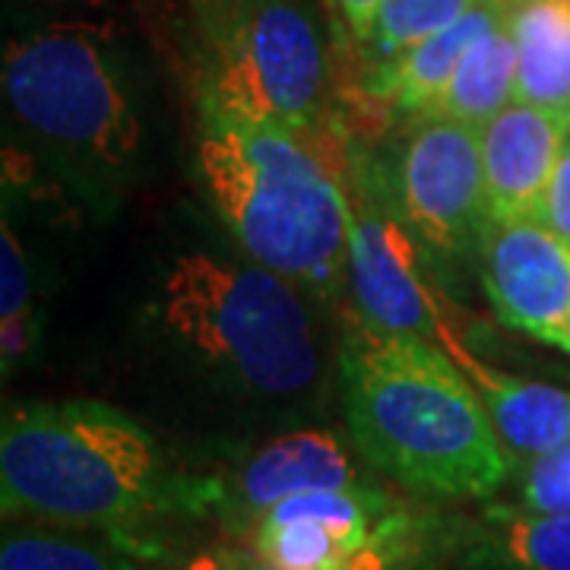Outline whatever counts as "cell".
Here are the masks:
<instances>
[{"label":"cell","instance_id":"6da1fadb","mask_svg":"<svg viewBox=\"0 0 570 570\" xmlns=\"http://www.w3.org/2000/svg\"><path fill=\"white\" fill-rule=\"evenodd\" d=\"M340 365L348 438L377 472L441 501H485L504 489L517 460L444 348L358 317Z\"/></svg>","mask_w":570,"mask_h":570},{"label":"cell","instance_id":"7a4b0ae2","mask_svg":"<svg viewBox=\"0 0 570 570\" xmlns=\"http://www.w3.org/2000/svg\"><path fill=\"white\" fill-rule=\"evenodd\" d=\"M0 501L7 520L121 539L156 517L197 513L219 485L171 472L159 441L96 400L26 403L3 415Z\"/></svg>","mask_w":570,"mask_h":570},{"label":"cell","instance_id":"3957f363","mask_svg":"<svg viewBox=\"0 0 570 570\" xmlns=\"http://www.w3.org/2000/svg\"><path fill=\"white\" fill-rule=\"evenodd\" d=\"M307 134L200 111L197 168L254 264L330 295L348 276L352 204Z\"/></svg>","mask_w":570,"mask_h":570},{"label":"cell","instance_id":"277c9868","mask_svg":"<svg viewBox=\"0 0 570 570\" xmlns=\"http://www.w3.org/2000/svg\"><path fill=\"white\" fill-rule=\"evenodd\" d=\"M165 330L257 396H298L321 374V346L295 283L261 264L184 254L163 283Z\"/></svg>","mask_w":570,"mask_h":570},{"label":"cell","instance_id":"5b68a950","mask_svg":"<svg viewBox=\"0 0 570 570\" xmlns=\"http://www.w3.org/2000/svg\"><path fill=\"white\" fill-rule=\"evenodd\" d=\"M204 20L200 111L317 130L330 58L305 0H225Z\"/></svg>","mask_w":570,"mask_h":570},{"label":"cell","instance_id":"8992f818","mask_svg":"<svg viewBox=\"0 0 570 570\" xmlns=\"http://www.w3.org/2000/svg\"><path fill=\"white\" fill-rule=\"evenodd\" d=\"M3 96L17 121L105 165L140 146L121 58L108 29L55 22L3 48Z\"/></svg>","mask_w":570,"mask_h":570},{"label":"cell","instance_id":"52a82bcc","mask_svg":"<svg viewBox=\"0 0 570 570\" xmlns=\"http://www.w3.org/2000/svg\"><path fill=\"white\" fill-rule=\"evenodd\" d=\"M406 223L438 254L482 245L489 228V190L482 130L453 118H422L400 165Z\"/></svg>","mask_w":570,"mask_h":570},{"label":"cell","instance_id":"ba28073f","mask_svg":"<svg viewBox=\"0 0 570 570\" xmlns=\"http://www.w3.org/2000/svg\"><path fill=\"white\" fill-rule=\"evenodd\" d=\"M482 285L501 324L570 352V242L539 216L494 219L482 235Z\"/></svg>","mask_w":570,"mask_h":570},{"label":"cell","instance_id":"9c48e42d","mask_svg":"<svg viewBox=\"0 0 570 570\" xmlns=\"http://www.w3.org/2000/svg\"><path fill=\"white\" fill-rule=\"evenodd\" d=\"M346 279L367 324L441 348L453 336L422 276L419 245L403 223L352 204Z\"/></svg>","mask_w":570,"mask_h":570},{"label":"cell","instance_id":"30bf717a","mask_svg":"<svg viewBox=\"0 0 570 570\" xmlns=\"http://www.w3.org/2000/svg\"><path fill=\"white\" fill-rule=\"evenodd\" d=\"M570 140V115L513 102L482 127L489 223L539 216L551 175Z\"/></svg>","mask_w":570,"mask_h":570},{"label":"cell","instance_id":"8fae6325","mask_svg":"<svg viewBox=\"0 0 570 570\" xmlns=\"http://www.w3.org/2000/svg\"><path fill=\"white\" fill-rule=\"evenodd\" d=\"M371 485L348 448L330 431H292L269 441L247 456L232 489L219 498L228 501L242 520L257 523L266 510L305 491H343Z\"/></svg>","mask_w":570,"mask_h":570},{"label":"cell","instance_id":"7c38bea8","mask_svg":"<svg viewBox=\"0 0 570 570\" xmlns=\"http://www.w3.org/2000/svg\"><path fill=\"white\" fill-rule=\"evenodd\" d=\"M444 352L456 365L466 371L472 387L479 390L482 403L489 409L491 422L498 428L504 448L513 453V460H535L542 453H551L570 441V390L513 377L508 371L485 365L475 358L460 336L453 333Z\"/></svg>","mask_w":570,"mask_h":570},{"label":"cell","instance_id":"4fadbf2b","mask_svg":"<svg viewBox=\"0 0 570 570\" xmlns=\"http://www.w3.org/2000/svg\"><path fill=\"white\" fill-rule=\"evenodd\" d=\"M504 17H508V10L498 3H475L463 20L448 26L444 32L412 45L393 61L377 63V77L371 82V92L400 105L409 115L431 118V111L441 102L450 77H453L460 58L466 55L469 45L482 32L494 29L498 22H504Z\"/></svg>","mask_w":570,"mask_h":570},{"label":"cell","instance_id":"5bb4252c","mask_svg":"<svg viewBox=\"0 0 570 570\" xmlns=\"http://www.w3.org/2000/svg\"><path fill=\"white\" fill-rule=\"evenodd\" d=\"M456 551L463 570H570V513L491 508Z\"/></svg>","mask_w":570,"mask_h":570},{"label":"cell","instance_id":"9a60e30c","mask_svg":"<svg viewBox=\"0 0 570 570\" xmlns=\"http://www.w3.org/2000/svg\"><path fill=\"white\" fill-rule=\"evenodd\" d=\"M508 32L517 45V102L570 115V0H517Z\"/></svg>","mask_w":570,"mask_h":570},{"label":"cell","instance_id":"2e32d148","mask_svg":"<svg viewBox=\"0 0 570 570\" xmlns=\"http://www.w3.org/2000/svg\"><path fill=\"white\" fill-rule=\"evenodd\" d=\"M517 102V45L508 32V17L482 32L460 58L448 89L431 118H453L469 127H485L508 105Z\"/></svg>","mask_w":570,"mask_h":570},{"label":"cell","instance_id":"e0dca14e","mask_svg":"<svg viewBox=\"0 0 570 570\" xmlns=\"http://www.w3.org/2000/svg\"><path fill=\"white\" fill-rule=\"evenodd\" d=\"M86 532L51 523L10 527L0 542V570H140L115 535L108 542Z\"/></svg>","mask_w":570,"mask_h":570},{"label":"cell","instance_id":"ac0fdd59","mask_svg":"<svg viewBox=\"0 0 570 570\" xmlns=\"http://www.w3.org/2000/svg\"><path fill=\"white\" fill-rule=\"evenodd\" d=\"M250 542L257 561L276 570H343L348 558L362 551L352 539L314 520L257 523Z\"/></svg>","mask_w":570,"mask_h":570},{"label":"cell","instance_id":"d6986e66","mask_svg":"<svg viewBox=\"0 0 570 570\" xmlns=\"http://www.w3.org/2000/svg\"><path fill=\"white\" fill-rule=\"evenodd\" d=\"M482 0H381L377 17L367 36V51L377 63L393 61L412 45L444 32L448 26L463 20Z\"/></svg>","mask_w":570,"mask_h":570},{"label":"cell","instance_id":"ffe728a7","mask_svg":"<svg viewBox=\"0 0 570 570\" xmlns=\"http://www.w3.org/2000/svg\"><path fill=\"white\" fill-rule=\"evenodd\" d=\"M0 317L3 324L32 321V273L10 219L0 223Z\"/></svg>","mask_w":570,"mask_h":570},{"label":"cell","instance_id":"44dd1931","mask_svg":"<svg viewBox=\"0 0 570 570\" xmlns=\"http://www.w3.org/2000/svg\"><path fill=\"white\" fill-rule=\"evenodd\" d=\"M542 219L570 242V140L558 159V168L551 175L546 204H542Z\"/></svg>","mask_w":570,"mask_h":570},{"label":"cell","instance_id":"7402d4cb","mask_svg":"<svg viewBox=\"0 0 570 570\" xmlns=\"http://www.w3.org/2000/svg\"><path fill=\"white\" fill-rule=\"evenodd\" d=\"M156 570H254V564H247L242 554L225 549H209L197 551V554H187L181 561H171Z\"/></svg>","mask_w":570,"mask_h":570},{"label":"cell","instance_id":"603a6c76","mask_svg":"<svg viewBox=\"0 0 570 570\" xmlns=\"http://www.w3.org/2000/svg\"><path fill=\"white\" fill-rule=\"evenodd\" d=\"M39 340V324L36 321H13V324H3V336H0V352H3V367H10L20 362L29 348L36 346Z\"/></svg>","mask_w":570,"mask_h":570},{"label":"cell","instance_id":"cb8c5ba5","mask_svg":"<svg viewBox=\"0 0 570 570\" xmlns=\"http://www.w3.org/2000/svg\"><path fill=\"white\" fill-rule=\"evenodd\" d=\"M377 7H381V0H336V10L343 13L348 32L358 41H367V36H371Z\"/></svg>","mask_w":570,"mask_h":570},{"label":"cell","instance_id":"d4e9b609","mask_svg":"<svg viewBox=\"0 0 570 570\" xmlns=\"http://www.w3.org/2000/svg\"><path fill=\"white\" fill-rule=\"evenodd\" d=\"M190 3H194V7H197V10H200L204 17H209L213 10H219V7H223L225 0H190Z\"/></svg>","mask_w":570,"mask_h":570},{"label":"cell","instance_id":"484cf974","mask_svg":"<svg viewBox=\"0 0 570 570\" xmlns=\"http://www.w3.org/2000/svg\"><path fill=\"white\" fill-rule=\"evenodd\" d=\"M482 3H498V7H504V10H510V7H513L517 0H482Z\"/></svg>","mask_w":570,"mask_h":570},{"label":"cell","instance_id":"4316f807","mask_svg":"<svg viewBox=\"0 0 570 570\" xmlns=\"http://www.w3.org/2000/svg\"><path fill=\"white\" fill-rule=\"evenodd\" d=\"M254 570H276V568H269V564H261V561H257V564H254Z\"/></svg>","mask_w":570,"mask_h":570},{"label":"cell","instance_id":"83f0119b","mask_svg":"<svg viewBox=\"0 0 570 570\" xmlns=\"http://www.w3.org/2000/svg\"><path fill=\"white\" fill-rule=\"evenodd\" d=\"M45 3H63V0H45Z\"/></svg>","mask_w":570,"mask_h":570},{"label":"cell","instance_id":"f1b7e54d","mask_svg":"<svg viewBox=\"0 0 570 570\" xmlns=\"http://www.w3.org/2000/svg\"><path fill=\"white\" fill-rule=\"evenodd\" d=\"M568 333H570V324H568Z\"/></svg>","mask_w":570,"mask_h":570}]
</instances>
